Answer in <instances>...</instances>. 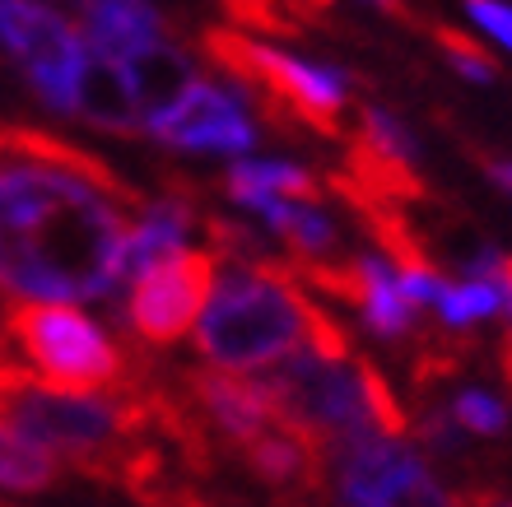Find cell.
<instances>
[{"label": "cell", "mask_w": 512, "mask_h": 507, "mask_svg": "<svg viewBox=\"0 0 512 507\" xmlns=\"http://www.w3.org/2000/svg\"><path fill=\"white\" fill-rule=\"evenodd\" d=\"M145 196L52 131L0 121V294L94 303L122 284Z\"/></svg>", "instance_id": "cell-1"}, {"label": "cell", "mask_w": 512, "mask_h": 507, "mask_svg": "<svg viewBox=\"0 0 512 507\" xmlns=\"http://www.w3.org/2000/svg\"><path fill=\"white\" fill-rule=\"evenodd\" d=\"M308 303L312 298L280 256L229 266L196 321V349L224 373L275 368L308 345Z\"/></svg>", "instance_id": "cell-2"}, {"label": "cell", "mask_w": 512, "mask_h": 507, "mask_svg": "<svg viewBox=\"0 0 512 507\" xmlns=\"http://www.w3.org/2000/svg\"><path fill=\"white\" fill-rule=\"evenodd\" d=\"M205 56L229 75L280 135L308 131L322 140L340 135V112L350 103L345 75L331 66H312L289 52H275L266 42L247 38L238 28H205Z\"/></svg>", "instance_id": "cell-3"}, {"label": "cell", "mask_w": 512, "mask_h": 507, "mask_svg": "<svg viewBox=\"0 0 512 507\" xmlns=\"http://www.w3.org/2000/svg\"><path fill=\"white\" fill-rule=\"evenodd\" d=\"M5 340L38 373L42 387L70 396H103L131 387V359L98 321L70 303H14L5 307Z\"/></svg>", "instance_id": "cell-4"}, {"label": "cell", "mask_w": 512, "mask_h": 507, "mask_svg": "<svg viewBox=\"0 0 512 507\" xmlns=\"http://www.w3.org/2000/svg\"><path fill=\"white\" fill-rule=\"evenodd\" d=\"M270 410L284 428L312 438L326 452V461L364 438H382L368 410V391L359 363L322 359L312 349H298L294 359L275 363L261 377Z\"/></svg>", "instance_id": "cell-5"}, {"label": "cell", "mask_w": 512, "mask_h": 507, "mask_svg": "<svg viewBox=\"0 0 512 507\" xmlns=\"http://www.w3.org/2000/svg\"><path fill=\"white\" fill-rule=\"evenodd\" d=\"M340 507H461L429 461L396 438H364L331 456Z\"/></svg>", "instance_id": "cell-6"}, {"label": "cell", "mask_w": 512, "mask_h": 507, "mask_svg": "<svg viewBox=\"0 0 512 507\" xmlns=\"http://www.w3.org/2000/svg\"><path fill=\"white\" fill-rule=\"evenodd\" d=\"M219 261L215 252H173L159 266H149L131 284V303H126V326L135 340L145 345H177L187 331H196L201 312L215 294Z\"/></svg>", "instance_id": "cell-7"}, {"label": "cell", "mask_w": 512, "mask_h": 507, "mask_svg": "<svg viewBox=\"0 0 512 507\" xmlns=\"http://www.w3.org/2000/svg\"><path fill=\"white\" fill-rule=\"evenodd\" d=\"M0 42L24 66L28 84L56 112H75L84 38L42 0H0Z\"/></svg>", "instance_id": "cell-8"}, {"label": "cell", "mask_w": 512, "mask_h": 507, "mask_svg": "<svg viewBox=\"0 0 512 507\" xmlns=\"http://www.w3.org/2000/svg\"><path fill=\"white\" fill-rule=\"evenodd\" d=\"M154 140L177 149H224V154H243L256 145V121L247 112V103H238L233 94H224L219 84L196 80L182 94V103L149 126Z\"/></svg>", "instance_id": "cell-9"}, {"label": "cell", "mask_w": 512, "mask_h": 507, "mask_svg": "<svg viewBox=\"0 0 512 507\" xmlns=\"http://www.w3.org/2000/svg\"><path fill=\"white\" fill-rule=\"evenodd\" d=\"M182 382H187V401L201 414V424L215 428L233 452H243L247 442H256L266 428L280 424L261 382H247V377L224 373V368H196Z\"/></svg>", "instance_id": "cell-10"}, {"label": "cell", "mask_w": 512, "mask_h": 507, "mask_svg": "<svg viewBox=\"0 0 512 507\" xmlns=\"http://www.w3.org/2000/svg\"><path fill=\"white\" fill-rule=\"evenodd\" d=\"M238 456L247 461V470H252L256 480L266 484V489H280V494H322L326 466H331L317 442L294 433V428H284V424L266 428V433L256 442H247Z\"/></svg>", "instance_id": "cell-11"}, {"label": "cell", "mask_w": 512, "mask_h": 507, "mask_svg": "<svg viewBox=\"0 0 512 507\" xmlns=\"http://www.w3.org/2000/svg\"><path fill=\"white\" fill-rule=\"evenodd\" d=\"M122 75H126V84H131V98H135V107H140V117H145V131L159 117H168V112L182 103V94L201 80L196 66H191V56L168 38H154V42H145V47H135L122 61Z\"/></svg>", "instance_id": "cell-12"}, {"label": "cell", "mask_w": 512, "mask_h": 507, "mask_svg": "<svg viewBox=\"0 0 512 507\" xmlns=\"http://www.w3.org/2000/svg\"><path fill=\"white\" fill-rule=\"evenodd\" d=\"M75 112H80L89 126H98V131H108V135H122V140L145 131V117H140V107H135L122 66L108 61V56H98L89 42H84L80 80H75Z\"/></svg>", "instance_id": "cell-13"}, {"label": "cell", "mask_w": 512, "mask_h": 507, "mask_svg": "<svg viewBox=\"0 0 512 507\" xmlns=\"http://www.w3.org/2000/svg\"><path fill=\"white\" fill-rule=\"evenodd\" d=\"M84 28H89V47L122 66L126 56L145 42L163 38V19L149 0H84L80 5Z\"/></svg>", "instance_id": "cell-14"}, {"label": "cell", "mask_w": 512, "mask_h": 507, "mask_svg": "<svg viewBox=\"0 0 512 507\" xmlns=\"http://www.w3.org/2000/svg\"><path fill=\"white\" fill-rule=\"evenodd\" d=\"M224 191H229L233 205H247L252 210L261 196H275V201H317L322 196V182L298 168V163L284 159H256V163H233L229 177H224Z\"/></svg>", "instance_id": "cell-15"}, {"label": "cell", "mask_w": 512, "mask_h": 507, "mask_svg": "<svg viewBox=\"0 0 512 507\" xmlns=\"http://www.w3.org/2000/svg\"><path fill=\"white\" fill-rule=\"evenodd\" d=\"M252 210L266 219L270 233H275V238L298 256V261H331L340 233H336V224H331L322 210L298 205V201H275V196H261Z\"/></svg>", "instance_id": "cell-16"}, {"label": "cell", "mask_w": 512, "mask_h": 507, "mask_svg": "<svg viewBox=\"0 0 512 507\" xmlns=\"http://www.w3.org/2000/svg\"><path fill=\"white\" fill-rule=\"evenodd\" d=\"M56 484H61V461L47 456L42 447H33L10 424H0V489L33 498V494H52Z\"/></svg>", "instance_id": "cell-17"}, {"label": "cell", "mask_w": 512, "mask_h": 507, "mask_svg": "<svg viewBox=\"0 0 512 507\" xmlns=\"http://www.w3.org/2000/svg\"><path fill=\"white\" fill-rule=\"evenodd\" d=\"M433 312H438V321H443L447 331H466L475 321L508 312V303H503L499 284H489V280H461V284L443 280V294H438Z\"/></svg>", "instance_id": "cell-18"}, {"label": "cell", "mask_w": 512, "mask_h": 507, "mask_svg": "<svg viewBox=\"0 0 512 507\" xmlns=\"http://www.w3.org/2000/svg\"><path fill=\"white\" fill-rule=\"evenodd\" d=\"M429 33H433L438 52L447 56V66L457 70V75H466V80H475V84H489L494 75H499V61L489 56V47H480V38L461 33V28H447V24H433Z\"/></svg>", "instance_id": "cell-19"}, {"label": "cell", "mask_w": 512, "mask_h": 507, "mask_svg": "<svg viewBox=\"0 0 512 507\" xmlns=\"http://www.w3.org/2000/svg\"><path fill=\"white\" fill-rule=\"evenodd\" d=\"M452 424L471 438H503L508 433V405L489 391H461L452 401Z\"/></svg>", "instance_id": "cell-20"}, {"label": "cell", "mask_w": 512, "mask_h": 507, "mask_svg": "<svg viewBox=\"0 0 512 507\" xmlns=\"http://www.w3.org/2000/svg\"><path fill=\"white\" fill-rule=\"evenodd\" d=\"M233 28H261V33H298V19L284 0H224Z\"/></svg>", "instance_id": "cell-21"}, {"label": "cell", "mask_w": 512, "mask_h": 507, "mask_svg": "<svg viewBox=\"0 0 512 507\" xmlns=\"http://www.w3.org/2000/svg\"><path fill=\"white\" fill-rule=\"evenodd\" d=\"M410 428L419 433V442L429 447V452H447V456H457L461 452V428L452 424V414H443V410H424L419 419H410Z\"/></svg>", "instance_id": "cell-22"}, {"label": "cell", "mask_w": 512, "mask_h": 507, "mask_svg": "<svg viewBox=\"0 0 512 507\" xmlns=\"http://www.w3.org/2000/svg\"><path fill=\"white\" fill-rule=\"evenodd\" d=\"M461 5H466V14L485 28L489 38L503 42L512 52V5H503V0H461Z\"/></svg>", "instance_id": "cell-23"}, {"label": "cell", "mask_w": 512, "mask_h": 507, "mask_svg": "<svg viewBox=\"0 0 512 507\" xmlns=\"http://www.w3.org/2000/svg\"><path fill=\"white\" fill-rule=\"evenodd\" d=\"M461 507H512V489H499V484H471L466 494H457Z\"/></svg>", "instance_id": "cell-24"}, {"label": "cell", "mask_w": 512, "mask_h": 507, "mask_svg": "<svg viewBox=\"0 0 512 507\" xmlns=\"http://www.w3.org/2000/svg\"><path fill=\"white\" fill-rule=\"evenodd\" d=\"M480 168H485V173L494 177L503 191H512V163H503V159H480Z\"/></svg>", "instance_id": "cell-25"}, {"label": "cell", "mask_w": 512, "mask_h": 507, "mask_svg": "<svg viewBox=\"0 0 512 507\" xmlns=\"http://www.w3.org/2000/svg\"><path fill=\"white\" fill-rule=\"evenodd\" d=\"M364 5H378L382 14H391V19H405V24L415 19V14H410V5H405V0H364Z\"/></svg>", "instance_id": "cell-26"}, {"label": "cell", "mask_w": 512, "mask_h": 507, "mask_svg": "<svg viewBox=\"0 0 512 507\" xmlns=\"http://www.w3.org/2000/svg\"><path fill=\"white\" fill-rule=\"evenodd\" d=\"M499 368H503V377L512 382V331H503V340H499Z\"/></svg>", "instance_id": "cell-27"}, {"label": "cell", "mask_w": 512, "mask_h": 507, "mask_svg": "<svg viewBox=\"0 0 512 507\" xmlns=\"http://www.w3.org/2000/svg\"><path fill=\"white\" fill-rule=\"evenodd\" d=\"M70 5H75V10H80V5H84V0H70Z\"/></svg>", "instance_id": "cell-28"}, {"label": "cell", "mask_w": 512, "mask_h": 507, "mask_svg": "<svg viewBox=\"0 0 512 507\" xmlns=\"http://www.w3.org/2000/svg\"><path fill=\"white\" fill-rule=\"evenodd\" d=\"M0 507H10V503H0Z\"/></svg>", "instance_id": "cell-29"}]
</instances>
